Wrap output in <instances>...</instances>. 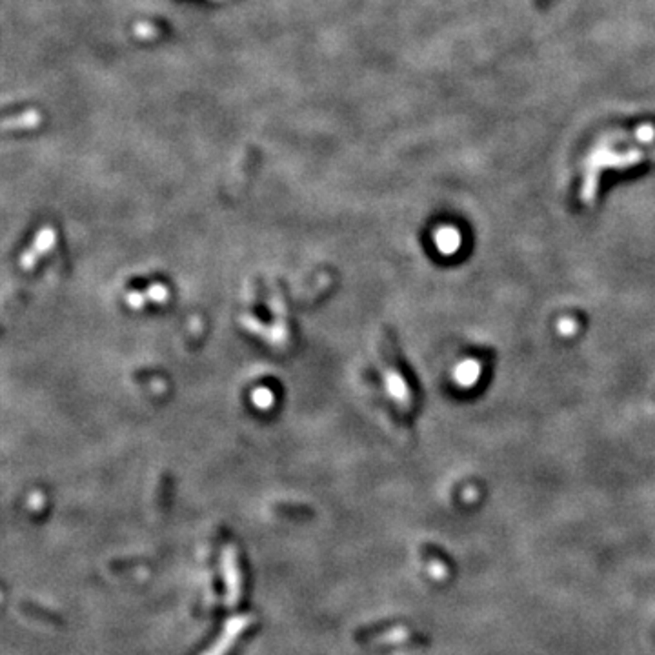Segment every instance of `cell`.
Returning <instances> with one entry per match:
<instances>
[{
    "label": "cell",
    "instance_id": "6da1fadb",
    "mask_svg": "<svg viewBox=\"0 0 655 655\" xmlns=\"http://www.w3.org/2000/svg\"><path fill=\"white\" fill-rule=\"evenodd\" d=\"M381 353H383L384 377H386V386H388L390 397L397 404V410L402 411L404 415H410L411 410H413V390H411L410 381L406 379L402 362L399 355H397L395 340L390 335L384 337Z\"/></svg>",
    "mask_w": 655,
    "mask_h": 655
},
{
    "label": "cell",
    "instance_id": "7a4b0ae2",
    "mask_svg": "<svg viewBox=\"0 0 655 655\" xmlns=\"http://www.w3.org/2000/svg\"><path fill=\"white\" fill-rule=\"evenodd\" d=\"M39 122H41V115L35 110H27V112L20 113V115L6 119L4 128L6 130H29V128H35Z\"/></svg>",
    "mask_w": 655,
    "mask_h": 655
},
{
    "label": "cell",
    "instance_id": "3957f363",
    "mask_svg": "<svg viewBox=\"0 0 655 655\" xmlns=\"http://www.w3.org/2000/svg\"><path fill=\"white\" fill-rule=\"evenodd\" d=\"M213 2H226V0H213Z\"/></svg>",
    "mask_w": 655,
    "mask_h": 655
}]
</instances>
